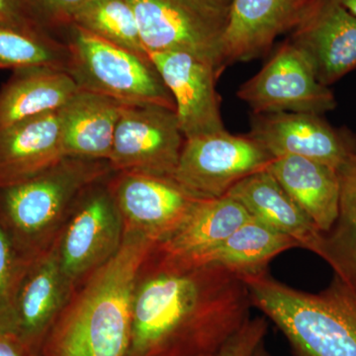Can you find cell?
Masks as SVG:
<instances>
[{
  "instance_id": "obj_7",
  "label": "cell",
  "mask_w": 356,
  "mask_h": 356,
  "mask_svg": "<svg viewBox=\"0 0 356 356\" xmlns=\"http://www.w3.org/2000/svg\"><path fill=\"white\" fill-rule=\"evenodd\" d=\"M108 178L81 194L56 240L60 267L74 290L111 259L123 243V221Z\"/></svg>"
},
{
  "instance_id": "obj_13",
  "label": "cell",
  "mask_w": 356,
  "mask_h": 356,
  "mask_svg": "<svg viewBox=\"0 0 356 356\" xmlns=\"http://www.w3.org/2000/svg\"><path fill=\"white\" fill-rule=\"evenodd\" d=\"M290 42L309 60L323 86L356 69V16L337 0H307Z\"/></svg>"
},
{
  "instance_id": "obj_22",
  "label": "cell",
  "mask_w": 356,
  "mask_h": 356,
  "mask_svg": "<svg viewBox=\"0 0 356 356\" xmlns=\"http://www.w3.org/2000/svg\"><path fill=\"white\" fill-rule=\"evenodd\" d=\"M79 90L65 70L51 67L13 70V76L0 88V130L62 109Z\"/></svg>"
},
{
  "instance_id": "obj_16",
  "label": "cell",
  "mask_w": 356,
  "mask_h": 356,
  "mask_svg": "<svg viewBox=\"0 0 356 356\" xmlns=\"http://www.w3.org/2000/svg\"><path fill=\"white\" fill-rule=\"evenodd\" d=\"M307 0H233L222 41L225 67L264 57L298 22Z\"/></svg>"
},
{
  "instance_id": "obj_11",
  "label": "cell",
  "mask_w": 356,
  "mask_h": 356,
  "mask_svg": "<svg viewBox=\"0 0 356 356\" xmlns=\"http://www.w3.org/2000/svg\"><path fill=\"white\" fill-rule=\"evenodd\" d=\"M107 184L122 217L124 233L159 243L177 231L202 198L172 177L113 172Z\"/></svg>"
},
{
  "instance_id": "obj_23",
  "label": "cell",
  "mask_w": 356,
  "mask_h": 356,
  "mask_svg": "<svg viewBox=\"0 0 356 356\" xmlns=\"http://www.w3.org/2000/svg\"><path fill=\"white\" fill-rule=\"evenodd\" d=\"M294 248H299L298 243L252 218L207 254L193 261L178 262L189 266L219 264L238 275H248L268 270L274 257Z\"/></svg>"
},
{
  "instance_id": "obj_19",
  "label": "cell",
  "mask_w": 356,
  "mask_h": 356,
  "mask_svg": "<svg viewBox=\"0 0 356 356\" xmlns=\"http://www.w3.org/2000/svg\"><path fill=\"white\" fill-rule=\"evenodd\" d=\"M124 105L79 89L60 109L65 156L109 161Z\"/></svg>"
},
{
  "instance_id": "obj_17",
  "label": "cell",
  "mask_w": 356,
  "mask_h": 356,
  "mask_svg": "<svg viewBox=\"0 0 356 356\" xmlns=\"http://www.w3.org/2000/svg\"><path fill=\"white\" fill-rule=\"evenodd\" d=\"M65 158L60 110L0 130V187L22 184Z\"/></svg>"
},
{
  "instance_id": "obj_32",
  "label": "cell",
  "mask_w": 356,
  "mask_h": 356,
  "mask_svg": "<svg viewBox=\"0 0 356 356\" xmlns=\"http://www.w3.org/2000/svg\"><path fill=\"white\" fill-rule=\"evenodd\" d=\"M204 3L208 4L211 7L219 9V10L225 11L229 13L232 2L233 0H201Z\"/></svg>"
},
{
  "instance_id": "obj_12",
  "label": "cell",
  "mask_w": 356,
  "mask_h": 356,
  "mask_svg": "<svg viewBox=\"0 0 356 356\" xmlns=\"http://www.w3.org/2000/svg\"><path fill=\"white\" fill-rule=\"evenodd\" d=\"M250 137L273 158L297 156L339 170L356 154V135L315 113L252 114Z\"/></svg>"
},
{
  "instance_id": "obj_15",
  "label": "cell",
  "mask_w": 356,
  "mask_h": 356,
  "mask_svg": "<svg viewBox=\"0 0 356 356\" xmlns=\"http://www.w3.org/2000/svg\"><path fill=\"white\" fill-rule=\"evenodd\" d=\"M74 291L60 267L55 241L26 270L14 297L8 327L40 353L44 337Z\"/></svg>"
},
{
  "instance_id": "obj_30",
  "label": "cell",
  "mask_w": 356,
  "mask_h": 356,
  "mask_svg": "<svg viewBox=\"0 0 356 356\" xmlns=\"http://www.w3.org/2000/svg\"><path fill=\"white\" fill-rule=\"evenodd\" d=\"M0 23L48 28L40 19L38 14L35 13L28 0H0Z\"/></svg>"
},
{
  "instance_id": "obj_33",
  "label": "cell",
  "mask_w": 356,
  "mask_h": 356,
  "mask_svg": "<svg viewBox=\"0 0 356 356\" xmlns=\"http://www.w3.org/2000/svg\"><path fill=\"white\" fill-rule=\"evenodd\" d=\"M343 7H346L350 13L356 16V0H337Z\"/></svg>"
},
{
  "instance_id": "obj_3",
  "label": "cell",
  "mask_w": 356,
  "mask_h": 356,
  "mask_svg": "<svg viewBox=\"0 0 356 356\" xmlns=\"http://www.w3.org/2000/svg\"><path fill=\"white\" fill-rule=\"evenodd\" d=\"M252 307L287 337L299 356H356V291L339 276L318 293L295 289L268 270L240 275Z\"/></svg>"
},
{
  "instance_id": "obj_35",
  "label": "cell",
  "mask_w": 356,
  "mask_h": 356,
  "mask_svg": "<svg viewBox=\"0 0 356 356\" xmlns=\"http://www.w3.org/2000/svg\"><path fill=\"white\" fill-rule=\"evenodd\" d=\"M33 356H42L41 355H40V353H36V355H34Z\"/></svg>"
},
{
  "instance_id": "obj_21",
  "label": "cell",
  "mask_w": 356,
  "mask_h": 356,
  "mask_svg": "<svg viewBox=\"0 0 356 356\" xmlns=\"http://www.w3.org/2000/svg\"><path fill=\"white\" fill-rule=\"evenodd\" d=\"M267 170L322 233L339 213V180L336 168L297 156L273 158Z\"/></svg>"
},
{
  "instance_id": "obj_1",
  "label": "cell",
  "mask_w": 356,
  "mask_h": 356,
  "mask_svg": "<svg viewBox=\"0 0 356 356\" xmlns=\"http://www.w3.org/2000/svg\"><path fill=\"white\" fill-rule=\"evenodd\" d=\"M252 308L238 274L219 264H180L153 250L136 285L125 356L216 355Z\"/></svg>"
},
{
  "instance_id": "obj_34",
  "label": "cell",
  "mask_w": 356,
  "mask_h": 356,
  "mask_svg": "<svg viewBox=\"0 0 356 356\" xmlns=\"http://www.w3.org/2000/svg\"><path fill=\"white\" fill-rule=\"evenodd\" d=\"M250 356H270V355H269L268 351L266 350L264 341H262V343L255 348V350Z\"/></svg>"
},
{
  "instance_id": "obj_27",
  "label": "cell",
  "mask_w": 356,
  "mask_h": 356,
  "mask_svg": "<svg viewBox=\"0 0 356 356\" xmlns=\"http://www.w3.org/2000/svg\"><path fill=\"white\" fill-rule=\"evenodd\" d=\"M31 262L20 254L0 222V324L8 327L14 297Z\"/></svg>"
},
{
  "instance_id": "obj_14",
  "label": "cell",
  "mask_w": 356,
  "mask_h": 356,
  "mask_svg": "<svg viewBox=\"0 0 356 356\" xmlns=\"http://www.w3.org/2000/svg\"><path fill=\"white\" fill-rule=\"evenodd\" d=\"M149 58L172 93L185 139L226 130L214 65L177 51H149Z\"/></svg>"
},
{
  "instance_id": "obj_8",
  "label": "cell",
  "mask_w": 356,
  "mask_h": 356,
  "mask_svg": "<svg viewBox=\"0 0 356 356\" xmlns=\"http://www.w3.org/2000/svg\"><path fill=\"white\" fill-rule=\"evenodd\" d=\"M273 159L248 134L224 130L185 139L173 178L196 197L220 198L245 178L266 170Z\"/></svg>"
},
{
  "instance_id": "obj_36",
  "label": "cell",
  "mask_w": 356,
  "mask_h": 356,
  "mask_svg": "<svg viewBox=\"0 0 356 356\" xmlns=\"http://www.w3.org/2000/svg\"><path fill=\"white\" fill-rule=\"evenodd\" d=\"M214 356H216V355H214Z\"/></svg>"
},
{
  "instance_id": "obj_20",
  "label": "cell",
  "mask_w": 356,
  "mask_h": 356,
  "mask_svg": "<svg viewBox=\"0 0 356 356\" xmlns=\"http://www.w3.org/2000/svg\"><path fill=\"white\" fill-rule=\"evenodd\" d=\"M252 218L243 205L228 195L200 199L182 226L166 240L156 243L154 252L172 261H195Z\"/></svg>"
},
{
  "instance_id": "obj_31",
  "label": "cell",
  "mask_w": 356,
  "mask_h": 356,
  "mask_svg": "<svg viewBox=\"0 0 356 356\" xmlns=\"http://www.w3.org/2000/svg\"><path fill=\"white\" fill-rule=\"evenodd\" d=\"M36 355L10 327L0 324V356Z\"/></svg>"
},
{
  "instance_id": "obj_29",
  "label": "cell",
  "mask_w": 356,
  "mask_h": 356,
  "mask_svg": "<svg viewBox=\"0 0 356 356\" xmlns=\"http://www.w3.org/2000/svg\"><path fill=\"white\" fill-rule=\"evenodd\" d=\"M89 0H28L48 28L70 26L72 14Z\"/></svg>"
},
{
  "instance_id": "obj_24",
  "label": "cell",
  "mask_w": 356,
  "mask_h": 356,
  "mask_svg": "<svg viewBox=\"0 0 356 356\" xmlns=\"http://www.w3.org/2000/svg\"><path fill=\"white\" fill-rule=\"evenodd\" d=\"M339 213L330 231L323 233V257L334 270L356 291V154L337 170Z\"/></svg>"
},
{
  "instance_id": "obj_25",
  "label": "cell",
  "mask_w": 356,
  "mask_h": 356,
  "mask_svg": "<svg viewBox=\"0 0 356 356\" xmlns=\"http://www.w3.org/2000/svg\"><path fill=\"white\" fill-rule=\"evenodd\" d=\"M67 43L51 36L43 26L0 23V70L51 67L67 72Z\"/></svg>"
},
{
  "instance_id": "obj_6",
  "label": "cell",
  "mask_w": 356,
  "mask_h": 356,
  "mask_svg": "<svg viewBox=\"0 0 356 356\" xmlns=\"http://www.w3.org/2000/svg\"><path fill=\"white\" fill-rule=\"evenodd\" d=\"M145 48L185 53L224 72L222 41L229 13L201 0H128Z\"/></svg>"
},
{
  "instance_id": "obj_2",
  "label": "cell",
  "mask_w": 356,
  "mask_h": 356,
  "mask_svg": "<svg viewBox=\"0 0 356 356\" xmlns=\"http://www.w3.org/2000/svg\"><path fill=\"white\" fill-rule=\"evenodd\" d=\"M156 243L124 233L120 250L74 290L44 337L42 356H125L133 300L143 266Z\"/></svg>"
},
{
  "instance_id": "obj_10",
  "label": "cell",
  "mask_w": 356,
  "mask_h": 356,
  "mask_svg": "<svg viewBox=\"0 0 356 356\" xmlns=\"http://www.w3.org/2000/svg\"><path fill=\"white\" fill-rule=\"evenodd\" d=\"M184 142L175 110L156 105H124L110 166L114 172L173 178Z\"/></svg>"
},
{
  "instance_id": "obj_5",
  "label": "cell",
  "mask_w": 356,
  "mask_h": 356,
  "mask_svg": "<svg viewBox=\"0 0 356 356\" xmlns=\"http://www.w3.org/2000/svg\"><path fill=\"white\" fill-rule=\"evenodd\" d=\"M67 72L81 90L125 105H156L175 110L172 93L149 58L125 50L86 30L70 26Z\"/></svg>"
},
{
  "instance_id": "obj_9",
  "label": "cell",
  "mask_w": 356,
  "mask_h": 356,
  "mask_svg": "<svg viewBox=\"0 0 356 356\" xmlns=\"http://www.w3.org/2000/svg\"><path fill=\"white\" fill-rule=\"evenodd\" d=\"M236 96L254 114L323 115L337 107L331 89L318 81L309 60L289 40L276 49L257 74L241 86Z\"/></svg>"
},
{
  "instance_id": "obj_18",
  "label": "cell",
  "mask_w": 356,
  "mask_h": 356,
  "mask_svg": "<svg viewBox=\"0 0 356 356\" xmlns=\"http://www.w3.org/2000/svg\"><path fill=\"white\" fill-rule=\"evenodd\" d=\"M226 195L238 201L254 219L289 236L298 243L299 248L310 250L322 259V232L267 168L245 178Z\"/></svg>"
},
{
  "instance_id": "obj_4",
  "label": "cell",
  "mask_w": 356,
  "mask_h": 356,
  "mask_svg": "<svg viewBox=\"0 0 356 356\" xmlns=\"http://www.w3.org/2000/svg\"><path fill=\"white\" fill-rule=\"evenodd\" d=\"M113 172L108 161L65 156L27 181L0 187V222L20 254L33 261L48 252L81 194Z\"/></svg>"
},
{
  "instance_id": "obj_28",
  "label": "cell",
  "mask_w": 356,
  "mask_h": 356,
  "mask_svg": "<svg viewBox=\"0 0 356 356\" xmlns=\"http://www.w3.org/2000/svg\"><path fill=\"white\" fill-rule=\"evenodd\" d=\"M268 331V321L261 317L250 320L222 346L216 356H250L264 341Z\"/></svg>"
},
{
  "instance_id": "obj_26",
  "label": "cell",
  "mask_w": 356,
  "mask_h": 356,
  "mask_svg": "<svg viewBox=\"0 0 356 356\" xmlns=\"http://www.w3.org/2000/svg\"><path fill=\"white\" fill-rule=\"evenodd\" d=\"M70 26L86 30L140 57L149 58L128 0H89L72 14Z\"/></svg>"
}]
</instances>
